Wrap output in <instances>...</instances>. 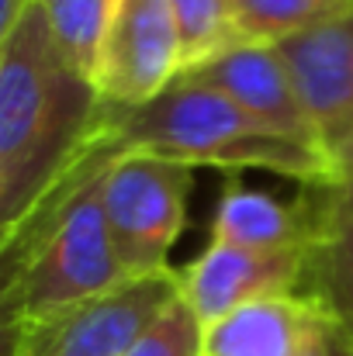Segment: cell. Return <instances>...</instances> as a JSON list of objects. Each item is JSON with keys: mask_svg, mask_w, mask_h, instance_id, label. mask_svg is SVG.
Listing matches in <instances>:
<instances>
[{"mask_svg": "<svg viewBox=\"0 0 353 356\" xmlns=\"http://www.w3.org/2000/svg\"><path fill=\"white\" fill-rule=\"evenodd\" d=\"M111 108L63 56L42 3L0 31V236L35 215L52 187L104 135Z\"/></svg>", "mask_w": 353, "mask_h": 356, "instance_id": "obj_1", "label": "cell"}, {"mask_svg": "<svg viewBox=\"0 0 353 356\" xmlns=\"http://www.w3.org/2000/svg\"><path fill=\"white\" fill-rule=\"evenodd\" d=\"M111 115L125 149L156 152L194 170H267L322 191L336 184L333 159L315 142L256 121L226 94L187 76H177L159 97L139 108H111Z\"/></svg>", "mask_w": 353, "mask_h": 356, "instance_id": "obj_2", "label": "cell"}, {"mask_svg": "<svg viewBox=\"0 0 353 356\" xmlns=\"http://www.w3.org/2000/svg\"><path fill=\"white\" fill-rule=\"evenodd\" d=\"M194 166L125 149L104 173L101 201L115 252L128 277L170 270L166 256L187 222Z\"/></svg>", "mask_w": 353, "mask_h": 356, "instance_id": "obj_3", "label": "cell"}, {"mask_svg": "<svg viewBox=\"0 0 353 356\" xmlns=\"http://www.w3.org/2000/svg\"><path fill=\"white\" fill-rule=\"evenodd\" d=\"M180 294V273L132 277L118 291L56 318L10 329L7 356H125L146 325Z\"/></svg>", "mask_w": 353, "mask_h": 356, "instance_id": "obj_4", "label": "cell"}, {"mask_svg": "<svg viewBox=\"0 0 353 356\" xmlns=\"http://www.w3.org/2000/svg\"><path fill=\"white\" fill-rule=\"evenodd\" d=\"M319 245L308 249H246L212 238L208 249L187 263L180 273V298L208 325L242 305L298 294L312 277V259Z\"/></svg>", "mask_w": 353, "mask_h": 356, "instance_id": "obj_5", "label": "cell"}, {"mask_svg": "<svg viewBox=\"0 0 353 356\" xmlns=\"http://www.w3.org/2000/svg\"><path fill=\"white\" fill-rule=\"evenodd\" d=\"M180 73V31L170 0H121L97 80L104 104L118 111L139 108Z\"/></svg>", "mask_w": 353, "mask_h": 356, "instance_id": "obj_6", "label": "cell"}, {"mask_svg": "<svg viewBox=\"0 0 353 356\" xmlns=\"http://www.w3.org/2000/svg\"><path fill=\"white\" fill-rule=\"evenodd\" d=\"M329 159L353 138V7L277 45ZM336 170V166H333Z\"/></svg>", "mask_w": 353, "mask_h": 356, "instance_id": "obj_7", "label": "cell"}, {"mask_svg": "<svg viewBox=\"0 0 353 356\" xmlns=\"http://www.w3.org/2000/svg\"><path fill=\"white\" fill-rule=\"evenodd\" d=\"M184 76L226 94L246 115H253L256 121H263V124H270V128H277L284 135L315 142L308 115H305V104L298 97V87H295L291 70H288L284 56L277 52V45H249V42H242V45H235L229 52H222L219 59L184 73Z\"/></svg>", "mask_w": 353, "mask_h": 356, "instance_id": "obj_8", "label": "cell"}, {"mask_svg": "<svg viewBox=\"0 0 353 356\" xmlns=\"http://www.w3.org/2000/svg\"><path fill=\"white\" fill-rule=\"evenodd\" d=\"M329 322L312 294H277L205 325V356H298Z\"/></svg>", "mask_w": 353, "mask_h": 356, "instance_id": "obj_9", "label": "cell"}, {"mask_svg": "<svg viewBox=\"0 0 353 356\" xmlns=\"http://www.w3.org/2000/svg\"><path fill=\"white\" fill-rule=\"evenodd\" d=\"M329 225V208L308 211L305 204L281 201L270 191L229 180L219 194L212 238L246 249H308L319 245Z\"/></svg>", "mask_w": 353, "mask_h": 356, "instance_id": "obj_10", "label": "cell"}, {"mask_svg": "<svg viewBox=\"0 0 353 356\" xmlns=\"http://www.w3.org/2000/svg\"><path fill=\"white\" fill-rule=\"evenodd\" d=\"M63 56L97 87L121 0H38Z\"/></svg>", "mask_w": 353, "mask_h": 356, "instance_id": "obj_11", "label": "cell"}, {"mask_svg": "<svg viewBox=\"0 0 353 356\" xmlns=\"http://www.w3.org/2000/svg\"><path fill=\"white\" fill-rule=\"evenodd\" d=\"M308 280H315L312 298L326 308L333 325L353 339V218L329 211V225L319 238Z\"/></svg>", "mask_w": 353, "mask_h": 356, "instance_id": "obj_12", "label": "cell"}, {"mask_svg": "<svg viewBox=\"0 0 353 356\" xmlns=\"http://www.w3.org/2000/svg\"><path fill=\"white\" fill-rule=\"evenodd\" d=\"M347 7L353 0H233L239 42L249 45H281Z\"/></svg>", "mask_w": 353, "mask_h": 356, "instance_id": "obj_13", "label": "cell"}, {"mask_svg": "<svg viewBox=\"0 0 353 356\" xmlns=\"http://www.w3.org/2000/svg\"><path fill=\"white\" fill-rule=\"evenodd\" d=\"M170 7H173V21L180 31L184 73H191V70L219 59L222 52L242 45L239 28H235L233 0H170Z\"/></svg>", "mask_w": 353, "mask_h": 356, "instance_id": "obj_14", "label": "cell"}, {"mask_svg": "<svg viewBox=\"0 0 353 356\" xmlns=\"http://www.w3.org/2000/svg\"><path fill=\"white\" fill-rule=\"evenodd\" d=\"M125 356H205V322L177 294Z\"/></svg>", "mask_w": 353, "mask_h": 356, "instance_id": "obj_15", "label": "cell"}, {"mask_svg": "<svg viewBox=\"0 0 353 356\" xmlns=\"http://www.w3.org/2000/svg\"><path fill=\"white\" fill-rule=\"evenodd\" d=\"M326 201H329V211L353 218V180H340V184H333V187L326 191Z\"/></svg>", "mask_w": 353, "mask_h": 356, "instance_id": "obj_16", "label": "cell"}, {"mask_svg": "<svg viewBox=\"0 0 353 356\" xmlns=\"http://www.w3.org/2000/svg\"><path fill=\"white\" fill-rule=\"evenodd\" d=\"M329 343H333V318L308 339V346H305L298 356H329Z\"/></svg>", "mask_w": 353, "mask_h": 356, "instance_id": "obj_17", "label": "cell"}, {"mask_svg": "<svg viewBox=\"0 0 353 356\" xmlns=\"http://www.w3.org/2000/svg\"><path fill=\"white\" fill-rule=\"evenodd\" d=\"M333 166H336V184H340V180H353V138L336 152Z\"/></svg>", "mask_w": 353, "mask_h": 356, "instance_id": "obj_18", "label": "cell"}, {"mask_svg": "<svg viewBox=\"0 0 353 356\" xmlns=\"http://www.w3.org/2000/svg\"><path fill=\"white\" fill-rule=\"evenodd\" d=\"M329 356H353V339L343 336L336 325H333V343H329Z\"/></svg>", "mask_w": 353, "mask_h": 356, "instance_id": "obj_19", "label": "cell"}]
</instances>
